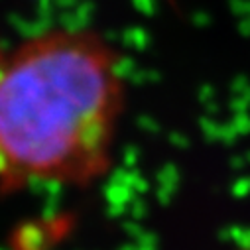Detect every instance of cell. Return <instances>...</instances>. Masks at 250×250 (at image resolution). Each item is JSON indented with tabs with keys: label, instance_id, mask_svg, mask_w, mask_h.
<instances>
[{
	"label": "cell",
	"instance_id": "6da1fadb",
	"mask_svg": "<svg viewBox=\"0 0 250 250\" xmlns=\"http://www.w3.org/2000/svg\"><path fill=\"white\" fill-rule=\"evenodd\" d=\"M124 101L120 55L89 28H51L0 53V193L104 177Z\"/></svg>",
	"mask_w": 250,
	"mask_h": 250
}]
</instances>
